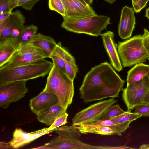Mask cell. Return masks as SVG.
Segmentation results:
<instances>
[{"mask_svg":"<svg viewBox=\"0 0 149 149\" xmlns=\"http://www.w3.org/2000/svg\"><path fill=\"white\" fill-rule=\"evenodd\" d=\"M45 128L31 132H26L20 128H16L13 134V138L8 142L11 148L22 147L45 134L55 131Z\"/></svg>","mask_w":149,"mask_h":149,"instance_id":"11","label":"cell"},{"mask_svg":"<svg viewBox=\"0 0 149 149\" xmlns=\"http://www.w3.org/2000/svg\"><path fill=\"white\" fill-rule=\"evenodd\" d=\"M147 76H148V78L149 79V72L148 73V74H147Z\"/></svg>","mask_w":149,"mask_h":149,"instance_id":"44","label":"cell"},{"mask_svg":"<svg viewBox=\"0 0 149 149\" xmlns=\"http://www.w3.org/2000/svg\"><path fill=\"white\" fill-rule=\"evenodd\" d=\"M131 122L128 121L118 123L111 126H104L96 127H89L84 125L77 126L82 134H95L104 135H117L122 136L126 130L129 127Z\"/></svg>","mask_w":149,"mask_h":149,"instance_id":"14","label":"cell"},{"mask_svg":"<svg viewBox=\"0 0 149 149\" xmlns=\"http://www.w3.org/2000/svg\"><path fill=\"white\" fill-rule=\"evenodd\" d=\"M11 0H0V14L10 10L9 7Z\"/></svg>","mask_w":149,"mask_h":149,"instance_id":"32","label":"cell"},{"mask_svg":"<svg viewBox=\"0 0 149 149\" xmlns=\"http://www.w3.org/2000/svg\"><path fill=\"white\" fill-rule=\"evenodd\" d=\"M65 10L63 20L96 14L90 6L85 5L78 0H62Z\"/></svg>","mask_w":149,"mask_h":149,"instance_id":"13","label":"cell"},{"mask_svg":"<svg viewBox=\"0 0 149 149\" xmlns=\"http://www.w3.org/2000/svg\"><path fill=\"white\" fill-rule=\"evenodd\" d=\"M19 0H12L9 7V9L12 11V10L16 7Z\"/></svg>","mask_w":149,"mask_h":149,"instance_id":"35","label":"cell"},{"mask_svg":"<svg viewBox=\"0 0 149 149\" xmlns=\"http://www.w3.org/2000/svg\"><path fill=\"white\" fill-rule=\"evenodd\" d=\"M87 4L90 5L93 2V0H83Z\"/></svg>","mask_w":149,"mask_h":149,"instance_id":"40","label":"cell"},{"mask_svg":"<svg viewBox=\"0 0 149 149\" xmlns=\"http://www.w3.org/2000/svg\"><path fill=\"white\" fill-rule=\"evenodd\" d=\"M53 65V63L43 59L14 67L0 68V84L44 77L49 73Z\"/></svg>","mask_w":149,"mask_h":149,"instance_id":"3","label":"cell"},{"mask_svg":"<svg viewBox=\"0 0 149 149\" xmlns=\"http://www.w3.org/2000/svg\"><path fill=\"white\" fill-rule=\"evenodd\" d=\"M1 143H0V148L2 147V148H11L10 146L8 143H6L5 142H1Z\"/></svg>","mask_w":149,"mask_h":149,"instance_id":"36","label":"cell"},{"mask_svg":"<svg viewBox=\"0 0 149 149\" xmlns=\"http://www.w3.org/2000/svg\"><path fill=\"white\" fill-rule=\"evenodd\" d=\"M133 8L123 7L121 11L118 26V34L122 39L130 38L135 27L136 19Z\"/></svg>","mask_w":149,"mask_h":149,"instance_id":"12","label":"cell"},{"mask_svg":"<svg viewBox=\"0 0 149 149\" xmlns=\"http://www.w3.org/2000/svg\"><path fill=\"white\" fill-rule=\"evenodd\" d=\"M43 91L55 95L58 99L57 104L67 108L73 101L74 94V80L53 63Z\"/></svg>","mask_w":149,"mask_h":149,"instance_id":"4","label":"cell"},{"mask_svg":"<svg viewBox=\"0 0 149 149\" xmlns=\"http://www.w3.org/2000/svg\"><path fill=\"white\" fill-rule=\"evenodd\" d=\"M63 20L61 26L67 31L97 37L101 36L102 31L111 24L109 17L97 14Z\"/></svg>","mask_w":149,"mask_h":149,"instance_id":"5","label":"cell"},{"mask_svg":"<svg viewBox=\"0 0 149 149\" xmlns=\"http://www.w3.org/2000/svg\"><path fill=\"white\" fill-rule=\"evenodd\" d=\"M144 34L147 37L149 38V31L146 29H144Z\"/></svg>","mask_w":149,"mask_h":149,"instance_id":"39","label":"cell"},{"mask_svg":"<svg viewBox=\"0 0 149 149\" xmlns=\"http://www.w3.org/2000/svg\"><path fill=\"white\" fill-rule=\"evenodd\" d=\"M79 1H80L83 4H84L85 5L87 6H90L89 5H88L83 0H78Z\"/></svg>","mask_w":149,"mask_h":149,"instance_id":"43","label":"cell"},{"mask_svg":"<svg viewBox=\"0 0 149 149\" xmlns=\"http://www.w3.org/2000/svg\"><path fill=\"white\" fill-rule=\"evenodd\" d=\"M12 11L9 10L5 12L0 15V22L5 20L12 13Z\"/></svg>","mask_w":149,"mask_h":149,"instance_id":"34","label":"cell"},{"mask_svg":"<svg viewBox=\"0 0 149 149\" xmlns=\"http://www.w3.org/2000/svg\"><path fill=\"white\" fill-rule=\"evenodd\" d=\"M117 102L111 98L90 105L75 114L72 119V125L88 124L100 120L105 111Z\"/></svg>","mask_w":149,"mask_h":149,"instance_id":"8","label":"cell"},{"mask_svg":"<svg viewBox=\"0 0 149 149\" xmlns=\"http://www.w3.org/2000/svg\"><path fill=\"white\" fill-rule=\"evenodd\" d=\"M145 17H146L149 21V7L146 10Z\"/></svg>","mask_w":149,"mask_h":149,"instance_id":"38","label":"cell"},{"mask_svg":"<svg viewBox=\"0 0 149 149\" xmlns=\"http://www.w3.org/2000/svg\"><path fill=\"white\" fill-rule=\"evenodd\" d=\"M19 45L12 39L0 43V67L7 62Z\"/></svg>","mask_w":149,"mask_h":149,"instance_id":"21","label":"cell"},{"mask_svg":"<svg viewBox=\"0 0 149 149\" xmlns=\"http://www.w3.org/2000/svg\"><path fill=\"white\" fill-rule=\"evenodd\" d=\"M65 68L66 74L71 79L74 80L78 70L75 59L65 62Z\"/></svg>","mask_w":149,"mask_h":149,"instance_id":"25","label":"cell"},{"mask_svg":"<svg viewBox=\"0 0 149 149\" xmlns=\"http://www.w3.org/2000/svg\"><path fill=\"white\" fill-rule=\"evenodd\" d=\"M149 90V79L146 75L136 82L127 84L123 88L122 99L127 108L131 111L136 106L143 103L145 97Z\"/></svg>","mask_w":149,"mask_h":149,"instance_id":"9","label":"cell"},{"mask_svg":"<svg viewBox=\"0 0 149 149\" xmlns=\"http://www.w3.org/2000/svg\"><path fill=\"white\" fill-rule=\"evenodd\" d=\"M148 2L149 1V0H148Z\"/></svg>","mask_w":149,"mask_h":149,"instance_id":"45","label":"cell"},{"mask_svg":"<svg viewBox=\"0 0 149 149\" xmlns=\"http://www.w3.org/2000/svg\"><path fill=\"white\" fill-rule=\"evenodd\" d=\"M144 36L138 35L121 42L117 48L122 65L130 67L145 62L149 58V52L143 43Z\"/></svg>","mask_w":149,"mask_h":149,"instance_id":"6","label":"cell"},{"mask_svg":"<svg viewBox=\"0 0 149 149\" xmlns=\"http://www.w3.org/2000/svg\"><path fill=\"white\" fill-rule=\"evenodd\" d=\"M25 22V17L20 11L17 10L12 12L8 23L0 33V43L9 39L12 30L23 27Z\"/></svg>","mask_w":149,"mask_h":149,"instance_id":"17","label":"cell"},{"mask_svg":"<svg viewBox=\"0 0 149 149\" xmlns=\"http://www.w3.org/2000/svg\"><path fill=\"white\" fill-rule=\"evenodd\" d=\"M106 1L110 4H113L116 0H104Z\"/></svg>","mask_w":149,"mask_h":149,"instance_id":"41","label":"cell"},{"mask_svg":"<svg viewBox=\"0 0 149 149\" xmlns=\"http://www.w3.org/2000/svg\"><path fill=\"white\" fill-rule=\"evenodd\" d=\"M67 109L57 103L40 112L37 115V119L47 125H51L57 118L67 112Z\"/></svg>","mask_w":149,"mask_h":149,"instance_id":"18","label":"cell"},{"mask_svg":"<svg viewBox=\"0 0 149 149\" xmlns=\"http://www.w3.org/2000/svg\"><path fill=\"white\" fill-rule=\"evenodd\" d=\"M101 36L112 66L118 71H120L123 68L117 49V45L114 42V33L108 31L102 33Z\"/></svg>","mask_w":149,"mask_h":149,"instance_id":"15","label":"cell"},{"mask_svg":"<svg viewBox=\"0 0 149 149\" xmlns=\"http://www.w3.org/2000/svg\"><path fill=\"white\" fill-rule=\"evenodd\" d=\"M58 136L48 143L38 147L39 149H119L120 146L91 145L81 141V133L76 126H62L55 130Z\"/></svg>","mask_w":149,"mask_h":149,"instance_id":"2","label":"cell"},{"mask_svg":"<svg viewBox=\"0 0 149 149\" xmlns=\"http://www.w3.org/2000/svg\"><path fill=\"white\" fill-rule=\"evenodd\" d=\"M143 103L149 104V90L144 97L143 101Z\"/></svg>","mask_w":149,"mask_h":149,"instance_id":"37","label":"cell"},{"mask_svg":"<svg viewBox=\"0 0 149 149\" xmlns=\"http://www.w3.org/2000/svg\"><path fill=\"white\" fill-rule=\"evenodd\" d=\"M48 5L50 10L57 12L63 17L65 16V10L62 0H49Z\"/></svg>","mask_w":149,"mask_h":149,"instance_id":"26","label":"cell"},{"mask_svg":"<svg viewBox=\"0 0 149 149\" xmlns=\"http://www.w3.org/2000/svg\"><path fill=\"white\" fill-rule=\"evenodd\" d=\"M10 17V16L5 20L0 22V33H1L8 23Z\"/></svg>","mask_w":149,"mask_h":149,"instance_id":"33","label":"cell"},{"mask_svg":"<svg viewBox=\"0 0 149 149\" xmlns=\"http://www.w3.org/2000/svg\"><path fill=\"white\" fill-rule=\"evenodd\" d=\"M58 102L55 95L43 91L30 100L29 105L31 111L37 115L41 111L56 104Z\"/></svg>","mask_w":149,"mask_h":149,"instance_id":"16","label":"cell"},{"mask_svg":"<svg viewBox=\"0 0 149 149\" xmlns=\"http://www.w3.org/2000/svg\"><path fill=\"white\" fill-rule=\"evenodd\" d=\"M119 105H112L107 109L102 115L100 120H110L125 112Z\"/></svg>","mask_w":149,"mask_h":149,"instance_id":"23","label":"cell"},{"mask_svg":"<svg viewBox=\"0 0 149 149\" xmlns=\"http://www.w3.org/2000/svg\"><path fill=\"white\" fill-rule=\"evenodd\" d=\"M134 113L141 115L142 116H149V104L143 103L138 105L134 108Z\"/></svg>","mask_w":149,"mask_h":149,"instance_id":"29","label":"cell"},{"mask_svg":"<svg viewBox=\"0 0 149 149\" xmlns=\"http://www.w3.org/2000/svg\"><path fill=\"white\" fill-rule=\"evenodd\" d=\"M111 65L104 62L93 67L85 76L79 88L84 103L119 97L125 83Z\"/></svg>","mask_w":149,"mask_h":149,"instance_id":"1","label":"cell"},{"mask_svg":"<svg viewBox=\"0 0 149 149\" xmlns=\"http://www.w3.org/2000/svg\"><path fill=\"white\" fill-rule=\"evenodd\" d=\"M68 113L66 112L57 118L48 127L50 130H53L65 125L67 123Z\"/></svg>","mask_w":149,"mask_h":149,"instance_id":"28","label":"cell"},{"mask_svg":"<svg viewBox=\"0 0 149 149\" xmlns=\"http://www.w3.org/2000/svg\"><path fill=\"white\" fill-rule=\"evenodd\" d=\"M29 43L42 49L47 58H49L57 44L52 37L40 33L36 34Z\"/></svg>","mask_w":149,"mask_h":149,"instance_id":"19","label":"cell"},{"mask_svg":"<svg viewBox=\"0 0 149 149\" xmlns=\"http://www.w3.org/2000/svg\"><path fill=\"white\" fill-rule=\"evenodd\" d=\"M38 29V27L33 24L24 26L19 36L14 39L18 45L29 43L36 34Z\"/></svg>","mask_w":149,"mask_h":149,"instance_id":"22","label":"cell"},{"mask_svg":"<svg viewBox=\"0 0 149 149\" xmlns=\"http://www.w3.org/2000/svg\"><path fill=\"white\" fill-rule=\"evenodd\" d=\"M142 116L141 115L131 113L130 111H125L124 113L113 117L111 120L116 123H122L128 121L132 122Z\"/></svg>","mask_w":149,"mask_h":149,"instance_id":"24","label":"cell"},{"mask_svg":"<svg viewBox=\"0 0 149 149\" xmlns=\"http://www.w3.org/2000/svg\"><path fill=\"white\" fill-rule=\"evenodd\" d=\"M149 72V65L143 63L136 64L128 72L127 84L133 83L143 79Z\"/></svg>","mask_w":149,"mask_h":149,"instance_id":"20","label":"cell"},{"mask_svg":"<svg viewBox=\"0 0 149 149\" xmlns=\"http://www.w3.org/2000/svg\"><path fill=\"white\" fill-rule=\"evenodd\" d=\"M26 81H18L0 84V107L6 109L13 102L24 97L28 91Z\"/></svg>","mask_w":149,"mask_h":149,"instance_id":"10","label":"cell"},{"mask_svg":"<svg viewBox=\"0 0 149 149\" xmlns=\"http://www.w3.org/2000/svg\"><path fill=\"white\" fill-rule=\"evenodd\" d=\"M40 0H19L17 7H21L28 10H32L34 5Z\"/></svg>","mask_w":149,"mask_h":149,"instance_id":"30","label":"cell"},{"mask_svg":"<svg viewBox=\"0 0 149 149\" xmlns=\"http://www.w3.org/2000/svg\"><path fill=\"white\" fill-rule=\"evenodd\" d=\"M148 2V0H138L137 2L133 6L135 12L137 13L140 12L147 6Z\"/></svg>","mask_w":149,"mask_h":149,"instance_id":"31","label":"cell"},{"mask_svg":"<svg viewBox=\"0 0 149 149\" xmlns=\"http://www.w3.org/2000/svg\"><path fill=\"white\" fill-rule=\"evenodd\" d=\"M47 58V56L41 49L30 43L20 45L7 62L0 68L27 64Z\"/></svg>","mask_w":149,"mask_h":149,"instance_id":"7","label":"cell"},{"mask_svg":"<svg viewBox=\"0 0 149 149\" xmlns=\"http://www.w3.org/2000/svg\"><path fill=\"white\" fill-rule=\"evenodd\" d=\"M138 0H132V6L135 5L138 1Z\"/></svg>","mask_w":149,"mask_h":149,"instance_id":"42","label":"cell"},{"mask_svg":"<svg viewBox=\"0 0 149 149\" xmlns=\"http://www.w3.org/2000/svg\"><path fill=\"white\" fill-rule=\"evenodd\" d=\"M49 58L52 60L53 63L55 64L60 70L65 73V62L54 49Z\"/></svg>","mask_w":149,"mask_h":149,"instance_id":"27","label":"cell"}]
</instances>
